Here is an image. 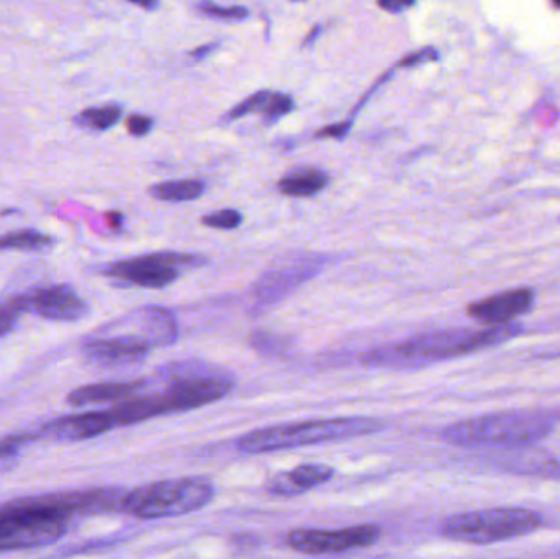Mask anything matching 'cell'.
Returning a JSON list of instances; mask_svg holds the SVG:
<instances>
[{"label":"cell","instance_id":"7","mask_svg":"<svg viewBox=\"0 0 560 559\" xmlns=\"http://www.w3.org/2000/svg\"><path fill=\"white\" fill-rule=\"evenodd\" d=\"M167 376L170 384L163 393L171 414L189 412L209 406L229 396L235 387V380L229 373L203 364H174Z\"/></svg>","mask_w":560,"mask_h":559},{"label":"cell","instance_id":"34","mask_svg":"<svg viewBox=\"0 0 560 559\" xmlns=\"http://www.w3.org/2000/svg\"><path fill=\"white\" fill-rule=\"evenodd\" d=\"M318 33H322V28H319V26H316V28H313V32L310 33L308 36H306L305 46L312 45V43L315 42L316 36H318Z\"/></svg>","mask_w":560,"mask_h":559},{"label":"cell","instance_id":"1","mask_svg":"<svg viewBox=\"0 0 560 559\" xmlns=\"http://www.w3.org/2000/svg\"><path fill=\"white\" fill-rule=\"evenodd\" d=\"M515 334L513 327H495L482 331H431V334L408 338L400 343L375 348L368 351L362 361L368 366L388 368V370L423 366V364L463 357L490 345L502 343Z\"/></svg>","mask_w":560,"mask_h":559},{"label":"cell","instance_id":"30","mask_svg":"<svg viewBox=\"0 0 560 559\" xmlns=\"http://www.w3.org/2000/svg\"><path fill=\"white\" fill-rule=\"evenodd\" d=\"M351 121H342V124L329 125V127L323 128L318 133L315 135L316 138H336V140H341L346 135L349 133V128H351Z\"/></svg>","mask_w":560,"mask_h":559},{"label":"cell","instance_id":"12","mask_svg":"<svg viewBox=\"0 0 560 559\" xmlns=\"http://www.w3.org/2000/svg\"><path fill=\"white\" fill-rule=\"evenodd\" d=\"M151 348L141 335H120L88 341L82 347V354L101 366H130L144 361Z\"/></svg>","mask_w":560,"mask_h":559},{"label":"cell","instance_id":"21","mask_svg":"<svg viewBox=\"0 0 560 559\" xmlns=\"http://www.w3.org/2000/svg\"><path fill=\"white\" fill-rule=\"evenodd\" d=\"M55 243V238L38 230H19V232L7 233L0 236V249H35L42 246H49Z\"/></svg>","mask_w":560,"mask_h":559},{"label":"cell","instance_id":"15","mask_svg":"<svg viewBox=\"0 0 560 559\" xmlns=\"http://www.w3.org/2000/svg\"><path fill=\"white\" fill-rule=\"evenodd\" d=\"M114 416L110 410L104 412L75 414V416L61 417L46 423L43 433L58 440H88L115 429Z\"/></svg>","mask_w":560,"mask_h":559},{"label":"cell","instance_id":"2","mask_svg":"<svg viewBox=\"0 0 560 559\" xmlns=\"http://www.w3.org/2000/svg\"><path fill=\"white\" fill-rule=\"evenodd\" d=\"M385 429L384 422L371 417L305 420L253 430L236 440V449L248 455L302 449L319 443L342 442L374 435Z\"/></svg>","mask_w":560,"mask_h":559},{"label":"cell","instance_id":"18","mask_svg":"<svg viewBox=\"0 0 560 559\" xmlns=\"http://www.w3.org/2000/svg\"><path fill=\"white\" fill-rule=\"evenodd\" d=\"M329 177L325 171L316 167H300L290 171L289 174L279 180L278 187L283 196L289 197H312L325 189Z\"/></svg>","mask_w":560,"mask_h":559},{"label":"cell","instance_id":"25","mask_svg":"<svg viewBox=\"0 0 560 559\" xmlns=\"http://www.w3.org/2000/svg\"><path fill=\"white\" fill-rule=\"evenodd\" d=\"M200 12L210 19L225 20V22H238V20L248 19L249 10L243 5L220 7L215 3H202L199 5Z\"/></svg>","mask_w":560,"mask_h":559},{"label":"cell","instance_id":"29","mask_svg":"<svg viewBox=\"0 0 560 559\" xmlns=\"http://www.w3.org/2000/svg\"><path fill=\"white\" fill-rule=\"evenodd\" d=\"M436 49L424 48L421 49V51L411 53L410 56H407V58L401 59L400 65H398V68H411V66H418L421 65V62L436 61Z\"/></svg>","mask_w":560,"mask_h":559},{"label":"cell","instance_id":"24","mask_svg":"<svg viewBox=\"0 0 560 559\" xmlns=\"http://www.w3.org/2000/svg\"><path fill=\"white\" fill-rule=\"evenodd\" d=\"M272 91H259L255 92V94L249 95L245 101L240 102L236 107H233L232 110L226 114V120L233 121L238 120V118L246 117V115L262 114L265 110L266 104H268L269 97H271Z\"/></svg>","mask_w":560,"mask_h":559},{"label":"cell","instance_id":"9","mask_svg":"<svg viewBox=\"0 0 560 559\" xmlns=\"http://www.w3.org/2000/svg\"><path fill=\"white\" fill-rule=\"evenodd\" d=\"M382 531L377 525H355L341 531H319L302 528L287 535V547L306 557L342 554V551L368 548L377 544Z\"/></svg>","mask_w":560,"mask_h":559},{"label":"cell","instance_id":"26","mask_svg":"<svg viewBox=\"0 0 560 559\" xmlns=\"http://www.w3.org/2000/svg\"><path fill=\"white\" fill-rule=\"evenodd\" d=\"M242 222L243 216L235 209H223L202 219L203 225L219 230H235L242 225Z\"/></svg>","mask_w":560,"mask_h":559},{"label":"cell","instance_id":"6","mask_svg":"<svg viewBox=\"0 0 560 559\" xmlns=\"http://www.w3.org/2000/svg\"><path fill=\"white\" fill-rule=\"evenodd\" d=\"M549 432V423L528 414H500L464 420L447 427L444 440L459 446L500 445L541 439Z\"/></svg>","mask_w":560,"mask_h":559},{"label":"cell","instance_id":"35","mask_svg":"<svg viewBox=\"0 0 560 559\" xmlns=\"http://www.w3.org/2000/svg\"><path fill=\"white\" fill-rule=\"evenodd\" d=\"M137 5L143 7V9H147V10H154V9H158V7H160V3H158V2H137Z\"/></svg>","mask_w":560,"mask_h":559},{"label":"cell","instance_id":"11","mask_svg":"<svg viewBox=\"0 0 560 559\" xmlns=\"http://www.w3.org/2000/svg\"><path fill=\"white\" fill-rule=\"evenodd\" d=\"M26 311L56 322H78L89 314V305L71 286L58 284L25 294Z\"/></svg>","mask_w":560,"mask_h":559},{"label":"cell","instance_id":"22","mask_svg":"<svg viewBox=\"0 0 560 559\" xmlns=\"http://www.w3.org/2000/svg\"><path fill=\"white\" fill-rule=\"evenodd\" d=\"M293 98L289 94H282V92H271L268 104H266L265 110H262L261 117L265 125L271 127L280 118L285 117L287 114L293 110Z\"/></svg>","mask_w":560,"mask_h":559},{"label":"cell","instance_id":"27","mask_svg":"<svg viewBox=\"0 0 560 559\" xmlns=\"http://www.w3.org/2000/svg\"><path fill=\"white\" fill-rule=\"evenodd\" d=\"M125 125H127L128 133L133 135V137H144V135L150 133L154 120L151 117H147V115L133 114L127 118Z\"/></svg>","mask_w":560,"mask_h":559},{"label":"cell","instance_id":"10","mask_svg":"<svg viewBox=\"0 0 560 559\" xmlns=\"http://www.w3.org/2000/svg\"><path fill=\"white\" fill-rule=\"evenodd\" d=\"M326 261H328L326 256L302 255L276 266L255 286L256 304L261 308L278 304L303 282L318 275Z\"/></svg>","mask_w":560,"mask_h":559},{"label":"cell","instance_id":"8","mask_svg":"<svg viewBox=\"0 0 560 559\" xmlns=\"http://www.w3.org/2000/svg\"><path fill=\"white\" fill-rule=\"evenodd\" d=\"M206 265L207 258L200 255L161 252L114 263L104 269V275L140 288L163 289L176 282L186 269L202 268Z\"/></svg>","mask_w":560,"mask_h":559},{"label":"cell","instance_id":"33","mask_svg":"<svg viewBox=\"0 0 560 559\" xmlns=\"http://www.w3.org/2000/svg\"><path fill=\"white\" fill-rule=\"evenodd\" d=\"M107 219L110 220L112 226H120L121 219H124V217H121L120 213L112 212L108 213Z\"/></svg>","mask_w":560,"mask_h":559},{"label":"cell","instance_id":"16","mask_svg":"<svg viewBox=\"0 0 560 559\" xmlns=\"http://www.w3.org/2000/svg\"><path fill=\"white\" fill-rule=\"evenodd\" d=\"M138 324L141 328V337L151 347H170L179 338V327L173 312L164 307H143L137 314Z\"/></svg>","mask_w":560,"mask_h":559},{"label":"cell","instance_id":"4","mask_svg":"<svg viewBox=\"0 0 560 559\" xmlns=\"http://www.w3.org/2000/svg\"><path fill=\"white\" fill-rule=\"evenodd\" d=\"M541 525V515L528 509H487L453 515L444 522L441 534L457 544L490 545L525 537Z\"/></svg>","mask_w":560,"mask_h":559},{"label":"cell","instance_id":"14","mask_svg":"<svg viewBox=\"0 0 560 559\" xmlns=\"http://www.w3.org/2000/svg\"><path fill=\"white\" fill-rule=\"evenodd\" d=\"M533 292L529 289H516V291L503 292L493 298L483 299L467 308L470 317L493 327H503L518 315L525 314L533 304Z\"/></svg>","mask_w":560,"mask_h":559},{"label":"cell","instance_id":"3","mask_svg":"<svg viewBox=\"0 0 560 559\" xmlns=\"http://www.w3.org/2000/svg\"><path fill=\"white\" fill-rule=\"evenodd\" d=\"M213 496L215 488L207 479H166L125 492L121 512L141 521L180 517L207 508Z\"/></svg>","mask_w":560,"mask_h":559},{"label":"cell","instance_id":"32","mask_svg":"<svg viewBox=\"0 0 560 559\" xmlns=\"http://www.w3.org/2000/svg\"><path fill=\"white\" fill-rule=\"evenodd\" d=\"M219 46L220 43H207V45L194 49V51L190 53V56H192L194 59H197V61H202V59H206L207 56L212 55V53L215 51V49L219 48Z\"/></svg>","mask_w":560,"mask_h":559},{"label":"cell","instance_id":"28","mask_svg":"<svg viewBox=\"0 0 560 559\" xmlns=\"http://www.w3.org/2000/svg\"><path fill=\"white\" fill-rule=\"evenodd\" d=\"M33 435H15L7 436V439L0 440V458L5 456L15 455L28 440H33Z\"/></svg>","mask_w":560,"mask_h":559},{"label":"cell","instance_id":"17","mask_svg":"<svg viewBox=\"0 0 560 559\" xmlns=\"http://www.w3.org/2000/svg\"><path fill=\"white\" fill-rule=\"evenodd\" d=\"M147 386V381H128V383H101L78 387L69 393L68 404L74 407L92 406V404L114 403V400L131 399L138 391Z\"/></svg>","mask_w":560,"mask_h":559},{"label":"cell","instance_id":"23","mask_svg":"<svg viewBox=\"0 0 560 559\" xmlns=\"http://www.w3.org/2000/svg\"><path fill=\"white\" fill-rule=\"evenodd\" d=\"M23 312H28L26 311L25 294L15 295L5 304L0 305V337L13 330Z\"/></svg>","mask_w":560,"mask_h":559},{"label":"cell","instance_id":"31","mask_svg":"<svg viewBox=\"0 0 560 559\" xmlns=\"http://www.w3.org/2000/svg\"><path fill=\"white\" fill-rule=\"evenodd\" d=\"M411 5H413V2H405V0H385V2H378L381 9L392 13L401 12V10L408 9V7Z\"/></svg>","mask_w":560,"mask_h":559},{"label":"cell","instance_id":"13","mask_svg":"<svg viewBox=\"0 0 560 559\" xmlns=\"http://www.w3.org/2000/svg\"><path fill=\"white\" fill-rule=\"evenodd\" d=\"M335 468L322 463H306L289 471L276 473L266 481V491L279 498H295L331 481Z\"/></svg>","mask_w":560,"mask_h":559},{"label":"cell","instance_id":"20","mask_svg":"<svg viewBox=\"0 0 560 559\" xmlns=\"http://www.w3.org/2000/svg\"><path fill=\"white\" fill-rule=\"evenodd\" d=\"M120 105H104V107L85 108L75 115L74 124L85 130L104 131L115 127L121 118Z\"/></svg>","mask_w":560,"mask_h":559},{"label":"cell","instance_id":"5","mask_svg":"<svg viewBox=\"0 0 560 559\" xmlns=\"http://www.w3.org/2000/svg\"><path fill=\"white\" fill-rule=\"evenodd\" d=\"M68 517L39 498L10 504L0 511V551L30 550L55 544L66 534Z\"/></svg>","mask_w":560,"mask_h":559},{"label":"cell","instance_id":"19","mask_svg":"<svg viewBox=\"0 0 560 559\" xmlns=\"http://www.w3.org/2000/svg\"><path fill=\"white\" fill-rule=\"evenodd\" d=\"M206 193V184L197 179L167 180L151 187L150 194L164 202H189Z\"/></svg>","mask_w":560,"mask_h":559}]
</instances>
